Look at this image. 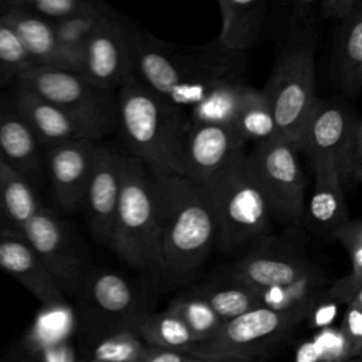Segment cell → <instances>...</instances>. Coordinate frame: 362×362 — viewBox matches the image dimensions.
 Wrapping results in <instances>:
<instances>
[{"mask_svg":"<svg viewBox=\"0 0 362 362\" xmlns=\"http://www.w3.org/2000/svg\"><path fill=\"white\" fill-rule=\"evenodd\" d=\"M17 81L88 127L98 139L117 126L113 92L93 85L81 72L30 65Z\"/></svg>","mask_w":362,"mask_h":362,"instance_id":"8","label":"cell"},{"mask_svg":"<svg viewBox=\"0 0 362 362\" xmlns=\"http://www.w3.org/2000/svg\"><path fill=\"white\" fill-rule=\"evenodd\" d=\"M133 331L146 345L184 354L198 342L182 320L167 308L161 313L144 314Z\"/></svg>","mask_w":362,"mask_h":362,"instance_id":"29","label":"cell"},{"mask_svg":"<svg viewBox=\"0 0 362 362\" xmlns=\"http://www.w3.org/2000/svg\"><path fill=\"white\" fill-rule=\"evenodd\" d=\"M0 18L14 33L31 65L82 72L83 57L58 42L51 21L14 8L0 10Z\"/></svg>","mask_w":362,"mask_h":362,"instance_id":"17","label":"cell"},{"mask_svg":"<svg viewBox=\"0 0 362 362\" xmlns=\"http://www.w3.org/2000/svg\"><path fill=\"white\" fill-rule=\"evenodd\" d=\"M339 335L349 358L362 356V298L346 305Z\"/></svg>","mask_w":362,"mask_h":362,"instance_id":"37","label":"cell"},{"mask_svg":"<svg viewBox=\"0 0 362 362\" xmlns=\"http://www.w3.org/2000/svg\"><path fill=\"white\" fill-rule=\"evenodd\" d=\"M109 247L130 267L160 283V214L151 175L133 156H123L122 182Z\"/></svg>","mask_w":362,"mask_h":362,"instance_id":"4","label":"cell"},{"mask_svg":"<svg viewBox=\"0 0 362 362\" xmlns=\"http://www.w3.org/2000/svg\"><path fill=\"white\" fill-rule=\"evenodd\" d=\"M324 294L337 304L348 305L362 298V279H356L349 273L327 286Z\"/></svg>","mask_w":362,"mask_h":362,"instance_id":"39","label":"cell"},{"mask_svg":"<svg viewBox=\"0 0 362 362\" xmlns=\"http://www.w3.org/2000/svg\"><path fill=\"white\" fill-rule=\"evenodd\" d=\"M317 37V28L288 23L287 38L274 71L262 89L280 139L294 146L317 100L314 92Z\"/></svg>","mask_w":362,"mask_h":362,"instance_id":"5","label":"cell"},{"mask_svg":"<svg viewBox=\"0 0 362 362\" xmlns=\"http://www.w3.org/2000/svg\"><path fill=\"white\" fill-rule=\"evenodd\" d=\"M230 127L245 143L252 140L257 144L280 139L264 95L252 86L246 89Z\"/></svg>","mask_w":362,"mask_h":362,"instance_id":"30","label":"cell"},{"mask_svg":"<svg viewBox=\"0 0 362 362\" xmlns=\"http://www.w3.org/2000/svg\"><path fill=\"white\" fill-rule=\"evenodd\" d=\"M338 240L351 263V274L356 279H362V223L359 219H349L334 236Z\"/></svg>","mask_w":362,"mask_h":362,"instance_id":"38","label":"cell"},{"mask_svg":"<svg viewBox=\"0 0 362 362\" xmlns=\"http://www.w3.org/2000/svg\"><path fill=\"white\" fill-rule=\"evenodd\" d=\"M122 165L123 154L98 144L82 204L92 236L107 246L120 194Z\"/></svg>","mask_w":362,"mask_h":362,"instance_id":"15","label":"cell"},{"mask_svg":"<svg viewBox=\"0 0 362 362\" xmlns=\"http://www.w3.org/2000/svg\"><path fill=\"white\" fill-rule=\"evenodd\" d=\"M96 146V140L79 139L45 148V173L52 197L62 209L82 208Z\"/></svg>","mask_w":362,"mask_h":362,"instance_id":"16","label":"cell"},{"mask_svg":"<svg viewBox=\"0 0 362 362\" xmlns=\"http://www.w3.org/2000/svg\"><path fill=\"white\" fill-rule=\"evenodd\" d=\"M6 229H10V228L7 226L6 221L3 219V216H1V214H0V230H6Z\"/></svg>","mask_w":362,"mask_h":362,"instance_id":"44","label":"cell"},{"mask_svg":"<svg viewBox=\"0 0 362 362\" xmlns=\"http://www.w3.org/2000/svg\"><path fill=\"white\" fill-rule=\"evenodd\" d=\"M222 17L218 44L229 52L246 54L257 41L264 18L266 1L262 0H221Z\"/></svg>","mask_w":362,"mask_h":362,"instance_id":"24","label":"cell"},{"mask_svg":"<svg viewBox=\"0 0 362 362\" xmlns=\"http://www.w3.org/2000/svg\"><path fill=\"white\" fill-rule=\"evenodd\" d=\"M150 175L160 214V283L178 286L192 277L216 246L215 212L204 187L181 175Z\"/></svg>","mask_w":362,"mask_h":362,"instance_id":"2","label":"cell"},{"mask_svg":"<svg viewBox=\"0 0 362 362\" xmlns=\"http://www.w3.org/2000/svg\"><path fill=\"white\" fill-rule=\"evenodd\" d=\"M332 163L344 192L354 191L362 181V120L358 115L345 144Z\"/></svg>","mask_w":362,"mask_h":362,"instance_id":"33","label":"cell"},{"mask_svg":"<svg viewBox=\"0 0 362 362\" xmlns=\"http://www.w3.org/2000/svg\"><path fill=\"white\" fill-rule=\"evenodd\" d=\"M167 310L182 320L188 329L195 335L198 342L214 337L223 324V321L215 314L208 303L192 288L174 297L170 301Z\"/></svg>","mask_w":362,"mask_h":362,"instance_id":"31","label":"cell"},{"mask_svg":"<svg viewBox=\"0 0 362 362\" xmlns=\"http://www.w3.org/2000/svg\"><path fill=\"white\" fill-rule=\"evenodd\" d=\"M64 296H75L88 270L71 226L42 205L20 232Z\"/></svg>","mask_w":362,"mask_h":362,"instance_id":"11","label":"cell"},{"mask_svg":"<svg viewBox=\"0 0 362 362\" xmlns=\"http://www.w3.org/2000/svg\"><path fill=\"white\" fill-rule=\"evenodd\" d=\"M355 113L339 99H317L300 133L296 148L311 160L334 158L345 144Z\"/></svg>","mask_w":362,"mask_h":362,"instance_id":"21","label":"cell"},{"mask_svg":"<svg viewBox=\"0 0 362 362\" xmlns=\"http://www.w3.org/2000/svg\"><path fill=\"white\" fill-rule=\"evenodd\" d=\"M10 98L44 150L71 140H98L88 127L38 96L20 81L11 85Z\"/></svg>","mask_w":362,"mask_h":362,"instance_id":"18","label":"cell"},{"mask_svg":"<svg viewBox=\"0 0 362 362\" xmlns=\"http://www.w3.org/2000/svg\"><path fill=\"white\" fill-rule=\"evenodd\" d=\"M99 4L92 0H0V10H21L54 23L95 10Z\"/></svg>","mask_w":362,"mask_h":362,"instance_id":"34","label":"cell"},{"mask_svg":"<svg viewBox=\"0 0 362 362\" xmlns=\"http://www.w3.org/2000/svg\"><path fill=\"white\" fill-rule=\"evenodd\" d=\"M297 148L284 139L257 143L247 156L249 170L270 212L288 223L304 218L305 181Z\"/></svg>","mask_w":362,"mask_h":362,"instance_id":"10","label":"cell"},{"mask_svg":"<svg viewBox=\"0 0 362 362\" xmlns=\"http://www.w3.org/2000/svg\"><path fill=\"white\" fill-rule=\"evenodd\" d=\"M314 267L300 247L267 235L256 240L228 273L262 290L296 281Z\"/></svg>","mask_w":362,"mask_h":362,"instance_id":"13","label":"cell"},{"mask_svg":"<svg viewBox=\"0 0 362 362\" xmlns=\"http://www.w3.org/2000/svg\"><path fill=\"white\" fill-rule=\"evenodd\" d=\"M117 124L130 154L150 173L182 174L188 120L184 112L150 90L134 75L117 93Z\"/></svg>","mask_w":362,"mask_h":362,"instance_id":"3","label":"cell"},{"mask_svg":"<svg viewBox=\"0 0 362 362\" xmlns=\"http://www.w3.org/2000/svg\"><path fill=\"white\" fill-rule=\"evenodd\" d=\"M75 296L79 300L82 329L95 342L107 334L133 329L150 313L132 283L112 270L88 269Z\"/></svg>","mask_w":362,"mask_h":362,"instance_id":"9","label":"cell"},{"mask_svg":"<svg viewBox=\"0 0 362 362\" xmlns=\"http://www.w3.org/2000/svg\"><path fill=\"white\" fill-rule=\"evenodd\" d=\"M204 188L215 212L216 246L222 252H246L256 240L270 235L272 212L249 170L247 154L238 156Z\"/></svg>","mask_w":362,"mask_h":362,"instance_id":"6","label":"cell"},{"mask_svg":"<svg viewBox=\"0 0 362 362\" xmlns=\"http://www.w3.org/2000/svg\"><path fill=\"white\" fill-rule=\"evenodd\" d=\"M146 346L133 329H120L95 342L89 362H136Z\"/></svg>","mask_w":362,"mask_h":362,"instance_id":"35","label":"cell"},{"mask_svg":"<svg viewBox=\"0 0 362 362\" xmlns=\"http://www.w3.org/2000/svg\"><path fill=\"white\" fill-rule=\"evenodd\" d=\"M327 274L315 266L310 273L283 286L257 290L262 307L279 311L308 310L313 307L328 286Z\"/></svg>","mask_w":362,"mask_h":362,"instance_id":"27","label":"cell"},{"mask_svg":"<svg viewBox=\"0 0 362 362\" xmlns=\"http://www.w3.org/2000/svg\"><path fill=\"white\" fill-rule=\"evenodd\" d=\"M331 74L345 96L354 98L359 93L362 85V8L337 25Z\"/></svg>","mask_w":362,"mask_h":362,"instance_id":"23","label":"cell"},{"mask_svg":"<svg viewBox=\"0 0 362 362\" xmlns=\"http://www.w3.org/2000/svg\"><path fill=\"white\" fill-rule=\"evenodd\" d=\"M247 88L249 85L243 78H230L216 83L189 109L188 123L230 127Z\"/></svg>","mask_w":362,"mask_h":362,"instance_id":"28","label":"cell"},{"mask_svg":"<svg viewBox=\"0 0 362 362\" xmlns=\"http://www.w3.org/2000/svg\"><path fill=\"white\" fill-rule=\"evenodd\" d=\"M0 160L37 191L45 174L42 147L17 112L11 98L0 95Z\"/></svg>","mask_w":362,"mask_h":362,"instance_id":"19","label":"cell"},{"mask_svg":"<svg viewBox=\"0 0 362 362\" xmlns=\"http://www.w3.org/2000/svg\"><path fill=\"white\" fill-rule=\"evenodd\" d=\"M317 7L321 21L334 20L341 23L362 8V3L359 0H321L317 1Z\"/></svg>","mask_w":362,"mask_h":362,"instance_id":"40","label":"cell"},{"mask_svg":"<svg viewBox=\"0 0 362 362\" xmlns=\"http://www.w3.org/2000/svg\"><path fill=\"white\" fill-rule=\"evenodd\" d=\"M341 362H362V356H354V358H346Z\"/></svg>","mask_w":362,"mask_h":362,"instance_id":"43","label":"cell"},{"mask_svg":"<svg viewBox=\"0 0 362 362\" xmlns=\"http://www.w3.org/2000/svg\"><path fill=\"white\" fill-rule=\"evenodd\" d=\"M194 362H256V361H246V359H209V358H195Z\"/></svg>","mask_w":362,"mask_h":362,"instance_id":"42","label":"cell"},{"mask_svg":"<svg viewBox=\"0 0 362 362\" xmlns=\"http://www.w3.org/2000/svg\"><path fill=\"white\" fill-rule=\"evenodd\" d=\"M132 27L112 10L83 47L82 75L93 85L113 92L133 76Z\"/></svg>","mask_w":362,"mask_h":362,"instance_id":"12","label":"cell"},{"mask_svg":"<svg viewBox=\"0 0 362 362\" xmlns=\"http://www.w3.org/2000/svg\"><path fill=\"white\" fill-rule=\"evenodd\" d=\"M192 290L208 303L223 322L262 307L257 290L229 273L211 279Z\"/></svg>","mask_w":362,"mask_h":362,"instance_id":"25","label":"cell"},{"mask_svg":"<svg viewBox=\"0 0 362 362\" xmlns=\"http://www.w3.org/2000/svg\"><path fill=\"white\" fill-rule=\"evenodd\" d=\"M0 270L16 279L47 307H61L65 296L51 279L25 238L13 229L0 230Z\"/></svg>","mask_w":362,"mask_h":362,"instance_id":"20","label":"cell"},{"mask_svg":"<svg viewBox=\"0 0 362 362\" xmlns=\"http://www.w3.org/2000/svg\"><path fill=\"white\" fill-rule=\"evenodd\" d=\"M110 11L109 6L100 3L95 10L51 23L58 42L65 49L83 57L85 42Z\"/></svg>","mask_w":362,"mask_h":362,"instance_id":"32","label":"cell"},{"mask_svg":"<svg viewBox=\"0 0 362 362\" xmlns=\"http://www.w3.org/2000/svg\"><path fill=\"white\" fill-rule=\"evenodd\" d=\"M246 54L225 51L218 41L181 48L132 27L134 76L170 105L194 107L216 83L243 78Z\"/></svg>","mask_w":362,"mask_h":362,"instance_id":"1","label":"cell"},{"mask_svg":"<svg viewBox=\"0 0 362 362\" xmlns=\"http://www.w3.org/2000/svg\"><path fill=\"white\" fill-rule=\"evenodd\" d=\"M30 65L20 41L0 18V89L13 85Z\"/></svg>","mask_w":362,"mask_h":362,"instance_id":"36","label":"cell"},{"mask_svg":"<svg viewBox=\"0 0 362 362\" xmlns=\"http://www.w3.org/2000/svg\"><path fill=\"white\" fill-rule=\"evenodd\" d=\"M245 144L229 126L187 123L181 177L205 187L243 153Z\"/></svg>","mask_w":362,"mask_h":362,"instance_id":"14","label":"cell"},{"mask_svg":"<svg viewBox=\"0 0 362 362\" xmlns=\"http://www.w3.org/2000/svg\"><path fill=\"white\" fill-rule=\"evenodd\" d=\"M18 362H25V361H18Z\"/></svg>","mask_w":362,"mask_h":362,"instance_id":"45","label":"cell"},{"mask_svg":"<svg viewBox=\"0 0 362 362\" xmlns=\"http://www.w3.org/2000/svg\"><path fill=\"white\" fill-rule=\"evenodd\" d=\"M308 315V310L279 311L257 307L225 321L214 337L195 344L185 354L199 359L255 361L283 346Z\"/></svg>","mask_w":362,"mask_h":362,"instance_id":"7","label":"cell"},{"mask_svg":"<svg viewBox=\"0 0 362 362\" xmlns=\"http://www.w3.org/2000/svg\"><path fill=\"white\" fill-rule=\"evenodd\" d=\"M195 358L177 351H168L147 345L141 356L136 362H194Z\"/></svg>","mask_w":362,"mask_h":362,"instance_id":"41","label":"cell"},{"mask_svg":"<svg viewBox=\"0 0 362 362\" xmlns=\"http://www.w3.org/2000/svg\"><path fill=\"white\" fill-rule=\"evenodd\" d=\"M37 192L24 177L0 161V214L10 229L21 232L42 206Z\"/></svg>","mask_w":362,"mask_h":362,"instance_id":"26","label":"cell"},{"mask_svg":"<svg viewBox=\"0 0 362 362\" xmlns=\"http://www.w3.org/2000/svg\"><path fill=\"white\" fill-rule=\"evenodd\" d=\"M0 161H1V160H0Z\"/></svg>","mask_w":362,"mask_h":362,"instance_id":"46","label":"cell"},{"mask_svg":"<svg viewBox=\"0 0 362 362\" xmlns=\"http://www.w3.org/2000/svg\"><path fill=\"white\" fill-rule=\"evenodd\" d=\"M315 185L313 195L304 208L310 229L327 240H334L335 233L351 219L345 192L337 177L331 158L313 160Z\"/></svg>","mask_w":362,"mask_h":362,"instance_id":"22","label":"cell"}]
</instances>
